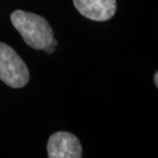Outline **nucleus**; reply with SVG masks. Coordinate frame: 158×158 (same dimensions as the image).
<instances>
[{
	"label": "nucleus",
	"instance_id": "nucleus-1",
	"mask_svg": "<svg viewBox=\"0 0 158 158\" xmlns=\"http://www.w3.org/2000/svg\"><path fill=\"white\" fill-rule=\"evenodd\" d=\"M10 21L22 38L33 49H44L53 39V31L45 19L21 9L10 15Z\"/></svg>",
	"mask_w": 158,
	"mask_h": 158
},
{
	"label": "nucleus",
	"instance_id": "nucleus-2",
	"mask_svg": "<svg viewBox=\"0 0 158 158\" xmlns=\"http://www.w3.org/2000/svg\"><path fill=\"white\" fill-rule=\"evenodd\" d=\"M29 79V69L23 59L12 47L0 42V80L9 87L22 88Z\"/></svg>",
	"mask_w": 158,
	"mask_h": 158
},
{
	"label": "nucleus",
	"instance_id": "nucleus-3",
	"mask_svg": "<svg viewBox=\"0 0 158 158\" xmlns=\"http://www.w3.org/2000/svg\"><path fill=\"white\" fill-rule=\"evenodd\" d=\"M49 158H81L82 147L78 138L68 131H56L46 145Z\"/></svg>",
	"mask_w": 158,
	"mask_h": 158
},
{
	"label": "nucleus",
	"instance_id": "nucleus-4",
	"mask_svg": "<svg viewBox=\"0 0 158 158\" xmlns=\"http://www.w3.org/2000/svg\"><path fill=\"white\" fill-rule=\"evenodd\" d=\"M75 8L83 17L96 22H106L114 17L116 0H73Z\"/></svg>",
	"mask_w": 158,
	"mask_h": 158
},
{
	"label": "nucleus",
	"instance_id": "nucleus-5",
	"mask_svg": "<svg viewBox=\"0 0 158 158\" xmlns=\"http://www.w3.org/2000/svg\"><path fill=\"white\" fill-rule=\"evenodd\" d=\"M56 44H58V41H56L55 38H53V39L52 40V42H50V43L48 44V45H47L43 50H44V52H45L46 53H48V55H50V53H52L53 52H55Z\"/></svg>",
	"mask_w": 158,
	"mask_h": 158
},
{
	"label": "nucleus",
	"instance_id": "nucleus-6",
	"mask_svg": "<svg viewBox=\"0 0 158 158\" xmlns=\"http://www.w3.org/2000/svg\"><path fill=\"white\" fill-rule=\"evenodd\" d=\"M154 82H155V85L158 86V73L156 72L155 75H154Z\"/></svg>",
	"mask_w": 158,
	"mask_h": 158
}]
</instances>
